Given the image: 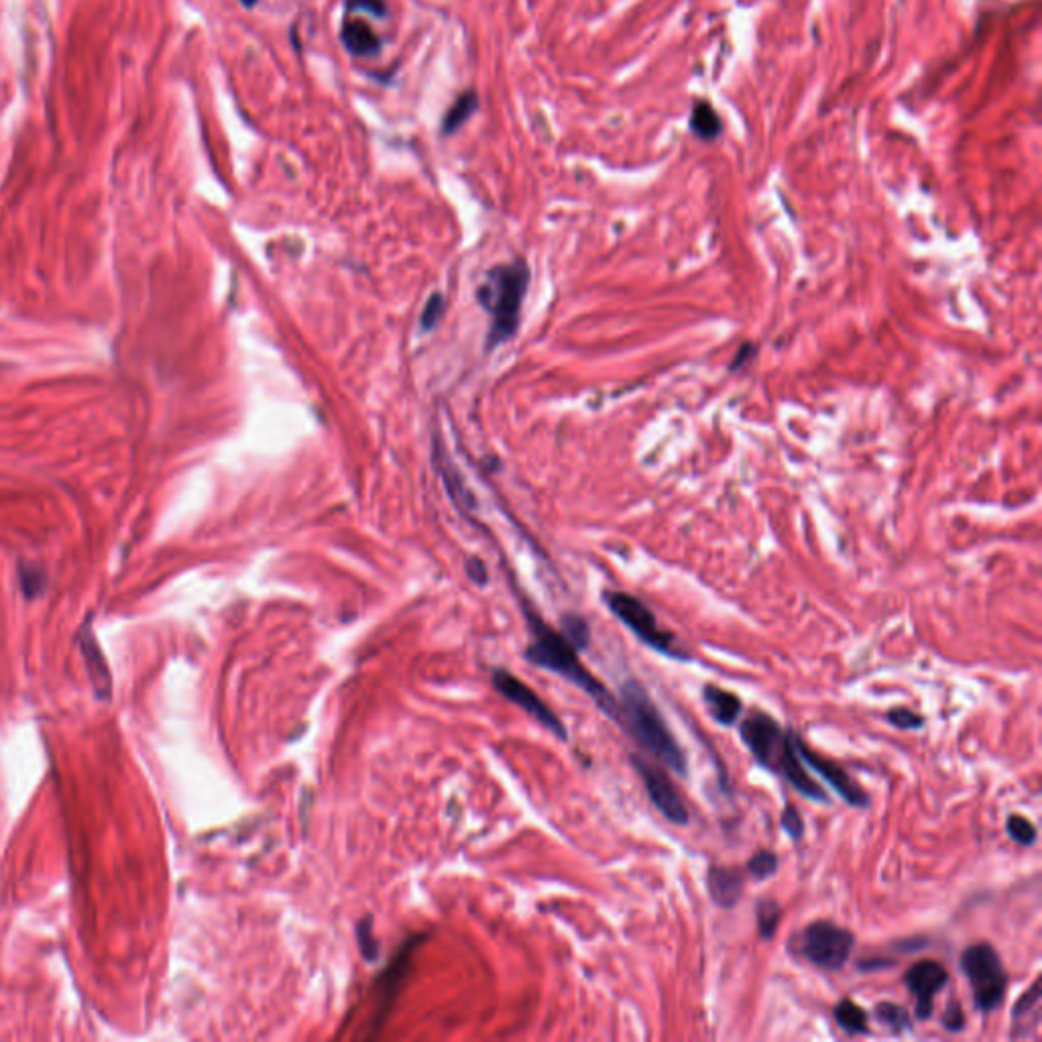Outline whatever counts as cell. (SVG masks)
Returning <instances> with one entry per match:
<instances>
[{
	"mask_svg": "<svg viewBox=\"0 0 1042 1042\" xmlns=\"http://www.w3.org/2000/svg\"><path fill=\"white\" fill-rule=\"evenodd\" d=\"M346 9L352 13L373 14L377 19H383L387 14L385 0H346Z\"/></svg>",
	"mask_w": 1042,
	"mask_h": 1042,
	"instance_id": "cell-30",
	"label": "cell"
},
{
	"mask_svg": "<svg viewBox=\"0 0 1042 1042\" xmlns=\"http://www.w3.org/2000/svg\"><path fill=\"white\" fill-rule=\"evenodd\" d=\"M702 702H705L713 721L723 725V727L736 725L741 713H744V702H741L737 694L725 690L717 684L702 686Z\"/></svg>",
	"mask_w": 1042,
	"mask_h": 1042,
	"instance_id": "cell-15",
	"label": "cell"
},
{
	"mask_svg": "<svg viewBox=\"0 0 1042 1042\" xmlns=\"http://www.w3.org/2000/svg\"><path fill=\"white\" fill-rule=\"evenodd\" d=\"M442 314H444V299H442L440 294L432 296L428 299V304H425L424 312H422V328L424 330H430L438 324V320L442 318Z\"/></svg>",
	"mask_w": 1042,
	"mask_h": 1042,
	"instance_id": "cell-29",
	"label": "cell"
},
{
	"mask_svg": "<svg viewBox=\"0 0 1042 1042\" xmlns=\"http://www.w3.org/2000/svg\"><path fill=\"white\" fill-rule=\"evenodd\" d=\"M615 723H619L639 747L656 757L668 770L676 772L678 776L689 773L684 749L678 744L674 733L670 731L664 715L652 700L650 692L634 678L621 684Z\"/></svg>",
	"mask_w": 1042,
	"mask_h": 1042,
	"instance_id": "cell-1",
	"label": "cell"
},
{
	"mask_svg": "<svg viewBox=\"0 0 1042 1042\" xmlns=\"http://www.w3.org/2000/svg\"><path fill=\"white\" fill-rule=\"evenodd\" d=\"M755 919H757V930H760L762 938L770 941V938L776 937L782 920V906L778 900L762 898L755 906Z\"/></svg>",
	"mask_w": 1042,
	"mask_h": 1042,
	"instance_id": "cell-20",
	"label": "cell"
},
{
	"mask_svg": "<svg viewBox=\"0 0 1042 1042\" xmlns=\"http://www.w3.org/2000/svg\"><path fill=\"white\" fill-rule=\"evenodd\" d=\"M745 870L755 882L770 880L780 870V857H778V854H773V851H770V849H760L757 854H754L752 857L747 859Z\"/></svg>",
	"mask_w": 1042,
	"mask_h": 1042,
	"instance_id": "cell-22",
	"label": "cell"
},
{
	"mask_svg": "<svg viewBox=\"0 0 1042 1042\" xmlns=\"http://www.w3.org/2000/svg\"><path fill=\"white\" fill-rule=\"evenodd\" d=\"M1006 833L1014 843L1022 845V847H1032L1038 841V831L1032 825V820L1020 815H1010L1006 820Z\"/></svg>",
	"mask_w": 1042,
	"mask_h": 1042,
	"instance_id": "cell-23",
	"label": "cell"
},
{
	"mask_svg": "<svg viewBox=\"0 0 1042 1042\" xmlns=\"http://www.w3.org/2000/svg\"><path fill=\"white\" fill-rule=\"evenodd\" d=\"M723 123L717 110L707 100H697L690 113V131L702 141H715L721 135Z\"/></svg>",
	"mask_w": 1042,
	"mask_h": 1042,
	"instance_id": "cell-17",
	"label": "cell"
},
{
	"mask_svg": "<svg viewBox=\"0 0 1042 1042\" xmlns=\"http://www.w3.org/2000/svg\"><path fill=\"white\" fill-rule=\"evenodd\" d=\"M479 108V100H477V94L475 92H462L452 106L448 108V113L444 116V123H442V131H444V135H452L461 129V126L469 121L471 114L475 113Z\"/></svg>",
	"mask_w": 1042,
	"mask_h": 1042,
	"instance_id": "cell-19",
	"label": "cell"
},
{
	"mask_svg": "<svg viewBox=\"0 0 1042 1042\" xmlns=\"http://www.w3.org/2000/svg\"><path fill=\"white\" fill-rule=\"evenodd\" d=\"M341 39L346 50L357 55V58H370V55H377L379 50H381V39L375 35L370 25L361 19H346L341 31Z\"/></svg>",
	"mask_w": 1042,
	"mask_h": 1042,
	"instance_id": "cell-16",
	"label": "cell"
},
{
	"mask_svg": "<svg viewBox=\"0 0 1042 1042\" xmlns=\"http://www.w3.org/2000/svg\"><path fill=\"white\" fill-rule=\"evenodd\" d=\"M357 937H359V946H361L362 957H365L367 961H375L379 957V945H377L375 935H373V919L365 917L361 920V925L357 928Z\"/></svg>",
	"mask_w": 1042,
	"mask_h": 1042,
	"instance_id": "cell-26",
	"label": "cell"
},
{
	"mask_svg": "<svg viewBox=\"0 0 1042 1042\" xmlns=\"http://www.w3.org/2000/svg\"><path fill=\"white\" fill-rule=\"evenodd\" d=\"M629 760L634 770L639 773V778L644 780V788L647 796H650V802L660 810V815L672 825H689V809L682 802L676 786L670 782L668 773L660 765L644 760L642 755H631Z\"/></svg>",
	"mask_w": 1042,
	"mask_h": 1042,
	"instance_id": "cell-8",
	"label": "cell"
},
{
	"mask_svg": "<svg viewBox=\"0 0 1042 1042\" xmlns=\"http://www.w3.org/2000/svg\"><path fill=\"white\" fill-rule=\"evenodd\" d=\"M886 721L891 725V727H896L900 731H919L927 725L925 717L917 713V710L906 708V707H896V708L888 710Z\"/></svg>",
	"mask_w": 1042,
	"mask_h": 1042,
	"instance_id": "cell-24",
	"label": "cell"
},
{
	"mask_svg": "<svg viewBox=\"0 0 1042 1042\" xmlns=\"http://www.w3.org/2000/svg\"><path fill=\"white\" fill-rule=\"evenodd\" d=\"M959 967L971 985L975 1010L982 1014L998 1010L1008 992V971L1000 953L990 943L969 945L961 953Z\"/></svg>",
	"mask_w": 1042,
	"mask_h": 1042,
	"instance_id": "cell-5",
	"label": "cell"
},
{
	"mask_svg": "<svg viewBox=\"0 0 1042 1042\" xmlns=\"http://www.w3.org/2000/svg\"><path fill=\"white\" fill-rule=\"evenodd\" d=\"M603 599L607 607H609V611L639 639V642L670 660L690 662V656L686 654V650L678 645L676 635L672 631L660 626L656 615H654V611L644 601H639L637 597L629 593H619V590H607Z\"/></svg>",
	"mask_w": 1042,
	"mask_h": 1042,
	"instance_id": "cell-4",
	"label": "cell"
},
{
	"mask_svg": "<svg viewBox=\"0 0 1042 1042\" xmlns=\"http://www.w3.org/2000/svg\"><path fill=\"white\" fill-rule=\"evenodd\" d=\"M894 963L896 961H891V959H865V961L862 959L857 963V969L859 971H880V969L891 967Z\"/></svg>",
	"mask_w": 1042,
	"mask_h": 1042,
	"instance_id": "cell-34",
	"label": "cell"
},
{
	"mask_svg": "<svg viewBox=\"0 0 1042 1042\" xmlns=\"http://www.w3.org/2000/svg\"><path fill=\"white\" fill-rule=\"evenodd\" d=\"M741 741H744L749 754L762 768L776 773L782 752L788 744V731L773 717L765 713H754L741 723L739 727Z\"/></svg>",
	"mask_w": 1042,
	"mask_h": 1042,
	"instance_id": "cell-7",
	"label": "cell"
},
{
	"mask_svg": "<svg viewBox=\"0 0 1042 1042\" xmlns=\"http://www.w3.org/2000/svg\"><path fill=\"white\" fill-rule=\"evenodd\" d=\"M1038 1001H1040V982L1034 980L1032 985H1030V990L1024 992L1022 996H1020V1000H1018L1016 1004H1014L1012 1020L1016 1022L1018 1018H1026L1030 1012H1037Z\"/></svg>",
	"mask_w": 1042,
	"mask_h": 1042,
	"instance_id": "cell-28",
	"label": "cell"
},
{
	"mask_svg": "<svg viewBox=\"0 0 1042 1042\" xmlns=\"http://www.w3.org/2000/svg\"><path fill=\"white\" fill-rule=\"evenodd\" d=\"M491 681L495 689L499 690L505 699L519 707L524 713L530 715L534 721H538L544 729H548L552 733V736H556L560 741L568 739L566 727L564 723L560 721V717L530 689V686L521 682L517 676H513L503 668H497L493 670Z\"/></svg>",
	"mask_w": 1042,
	"mask_h": 1042,
	"instance_id": "cell-9",
	"label": "cell"
},
{
	"mask_svg": "<svg viewBox=\"0 0 1042 1042\" xmlns=\"http://www.w3.org/2000/svg\"><path fill=\"white\" fill-rule=\"evenodd\" d=\"M873 1016L880 1024L888 1026L894 1032H906L912 1028L910 1014L900 1004H894V1001H882V1004L873 1008Z\"/></svg>",
	"mask_w": 1042,
	"mask_h": 1042,
	"instance_id": "cell-21",
	"label": "cell"
},
{
	"mask_svg": "<svg viewBox=\"0 0 1042 1042\" xmlns=\"http://www.w3.org/2000/svg\"><path fill=\"white\" fill-rule=\"evenodd\" d=\"M796 736H799V733L788 729V744L784 747V752H782L776 773H780V776H784L788 782H791V786L794 788V791L802 794L807 800H812L817 804H828L827 792L818 786V782H815V778H812L810 773L807 772V765H804L802 757L799 755V749H796Z\"/></svg>",
	"mask_w": 1042,
	"mask_h": 1042,
	"instance_id": "cell-12",
	"label": "cell"
},
{
	"mask_svg": "<svg viewBox=\"0 0 1042 1042\" xmlns=\"http://www.w3.org/2000/svg\"><path fill=\"white\" fill-rule=\"evenodd\" d=\"M562 634L579 652L584 650L590 642V629L587 621L579 617V615H566L562 619Z\"/></svg>",
	"mask_w": 1042,
	"mask_h": 1042,
	"instance_id": "cell-25",
	"label": "cell"
},
{
	"mask_svg": "<svg viewBox=\"0 0 1042 1042\" xmlns=\"http://www.w3.org/2000/svg\"><path fill=\"white\" fill-rule=\"evenodd\" d=\"M833 1016L836 1024L847 1034H865L867 1032V1012L857 1006L854 1000L845 998L833 1008Z\"/></svg>",
	"mask_w": 1042,
	"mask_h": 1042,
	"instance_id": "cell-18",
	"label": "cell"
},
{
	"mask_svg": "<svg viewBox=\"0 0 1042 1042\" xmlns=\"http://www.w3.org/2000/svg\"><path fill=\"white\" fill-rule=\"evenodd\" d=\"M527 283H530V270L524 260L497 265L487 275L479 289V299L491 314V330H489L491 344H501L516 334Z\"/></svg>",
	"mask_w": 1042,
	"mask_h": 1042,
	"instance_id": "cell-3",
	"label": "cell"
},
{
	"mask_svg": "<svg viewBox=\"0 0 1042 1042\" xmlns=\"http://www.w3.org/2000/svg\"><path fill=\"white\" fill-rule=\"evenodd\" d=\"M708 896L723 910H733L744 898L745 875L737 867L710 865L707 873Z\"/></svg>",
	"mask_w": 1042,
	"mask_h": 1042,
	"instance_id": "cell-14",
	"label": "cell"
},
{
	"mask_svg": "<svg viewBox=\"0 0 1042 1042\" xmlns=\"http://www.w3.org/2000/svg\"><path fill=\"white\" fill-rule=\"evenodd\" d=\"M242 6H247V9H252V6L257 5V0H241Z\"/></svg>",
	"mask_w": 1042,
	"mask_h": 1042,
	"instance_id": "cell-36",
	"label": "cell"
},
{
	"mask_svg": "<svg viewBox=\"0 0 1042 1042\" xmlns=\"http://www.w3.org/2000/svg\"><path fill=\"white\" fill-rule=\"evenodd\" d=\"M23 576V587H25L27 595H37L39 589L43 587V584H37V579H43V574H37L35 568H31L29 574H21Z\"/></svg>",
	"mask_w": 1042,
	"mask_h": 1042,
	"instance_id": "cell-33",
	"label": "cell"
},
{
	"mask_svg": "<svg viewBox=\"0 0 1042 1042\" xmlns=\"http://www.w3.org/2000/svg\"><path fill=\"white\" fill-rule=\"evenodd\" d=\"M754 354H755V346H754V344H745V346H744V349H741V351H739V352H737V359H736V361H733V365H731V369H733V370H737V369H741V367H744V362H747V361H749V359H752V357H754Z\"/></svg>",
	"mask_w": 1042,
	"mask_h": 1042,
	"instance_id": "cell-35",
	"label": "cell"
},
{
	"mask_svg": "<svg viewBox=\"0 0 1042 1042\" xmlns=\"http://www.w3.org/2000/svg\"><path fill=\"white\" fill-rule=\"evenodd\" d=\"M855 935L831 920H815L799 937V953L815 967L839 971L851 957Z\"/></svg>",
	"mask_w": 1042,
	"mask_h": 1042,
	"instance_id": "cell-6",
	"label": "cell"
},
{
	"mask_svg": "<svg viewBox=\"0 0 1042 1042\" xmlns=\"http://www.w3.org/2000/svg\"><path fill=\"white\" fill-rule=\"evenodd\" d=\"M527 623L532 629V644L526 647V660L532 662L534 666L542 670H550L558 676L566 678L568 682L579 686L582 692H587L595 705L603 710V713L615 721L617 717V699L605 689L601 681L589 672L579 660V650L568 642L562 631H556L544 623L534 613H527Z\"/></svg>",
	"mask_w": 1042,
	"mask_h": 1042,
	"instance_id": "cell-2",
	"label": "cell"
},
{
	"mask_svg": "<svg viewBox=\"0 0 1042 1042\" xmlns=\"http://www.w3.org/2000/svg\"><path fill=\"white\" fill-rule=\"evenodd\" d=\"M417 946V938H412V941H407L404 946H401V951L398 953V957L393 959L389 965H387L385 973L381 975V990H379V1006H377V1014H375V1020H373V1028L379 1030L381 1028V1024L385 1022L387 1014L391 1012L393 1004H396L398 1000V993L401 983H404L406 975H407V969L412 965V953L416 951Z\"/></svg>",
	"mask_w": 1042,
	"mask_h": 1042,
	"instance_id": "cell-13",
	"label": "cell"
},
{
	"mask_svg": "<svg viewBox=\"0 0 1042 1042\" xmlns=\"http://www.w3.org/2000/svg\"><path fill=\"white\" fill-rule=\"evenodd\" d=\"M780 825L784 828V833L791 836L792 841H800L804 836V820L800 810L794 807V804L788 802L784 810H782V817H780Z\"/></svg>",
	"mask_w": 1042,
	"mask_h": 1042,
	"instance_id": "cell-27",
	"label": "cell"
},
{
	"mask_svg": "<svg viewBox=\"0 0 1042 1042\" xmlns=\"http://www.w3.org/2000/svg\"><path fill=\"white\" fill-rule=\"evenodd\" d=\"M796 749H799V755L802 757L804 765H809L812 772L818 773V778H823L827 784L833 788L835 794H839V799L843 802H847L849 807L855 809H865L867 804H870L867 792L841 768V765H836L835 762L827 760V757H823L820 754L812 752V749L804 744L800 736H796Z\"/></svg>",
	"mask_w": 1042,
	"mask_h": 1042,
	"instance_id": "cell-10",
	"label": "cell"
},
{
	"mask_svg": "<svg viewBox=\"0 0 1042 1042\" xmlns=\"http://www.w3.org/2000/svg\"><path fill=\"white\" fill-rule=\"evenodd\" d=\"M946 983H949V973H946V969L938 961L925 959L914 963L912 967H908V971L904 973V985L908 988V992L912 993L914 1000H917V1004H914V1016H917L919 1020H928V1018L933 1016L937 993L941 992Z\"/></svg>",
	"mask_w": 1042,
	"mask_h": 1042,
	"instance_id": "cell-11",
	"label": "cell"
},
{
	"mask_svg": "<svg viewBox=\"0 0 1042 1042\" xmlns=\"http://www.w3.org/2000/svg\"><path fill=\"white\" fill-rule=\"evenodd\" d=\"M467 572H469L471 579L475 580L477 584H485V582H487V571H485V564L480 562V560L472 558L471 562L467 564Z\"/></svg>",
	"mask_w": 1042,
	"mask_h": 1042,
	"instance_id": "cell-32",
	"label": "cell"
},
{
	"mask_svg": "<svg viewBox=\"0 0 1042 1042\" xmlns=\"http://www.w3.org/2000/svg\"><path fill=\"white\" fill-rule=\"evenodd\" d=\"M943 1028L946 1032H961L965 1028V1014H963V1008L957 1004V1001H951L949 1006L945 1010V1016H943Z\"/></svg>",
	"mask_w": 1042,
	"mask_h": 1042,
	"instance_id": "cell-31",
	"label": "cell"
}]
</instances>
